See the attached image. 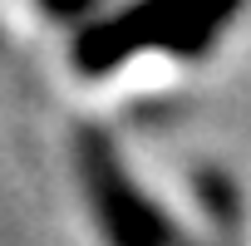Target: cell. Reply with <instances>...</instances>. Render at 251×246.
I'll list each match as a JSON object with an SVG mask.
<instances>
[{
    "label": "cell",
    "mask_w": 251,
    "mask_h": 246,
    "mask_svg": "<svg viewBox=\"0 0 251 246\" xmlns=\"http://www.w3.org/2000/svg\"><path fill=\"white\" fill-rule=\"evenodd\" d=\"M236 5L241 0H133L118 15L84 30L74 45V59L84 74H103L148 49L192 54L236 15Z\"/></svg>",
    "instance_id": "cell-1"
},
{
    "label": "cell",
    "mask_w": 251,
    "mask_h": 246,
    "mask_svg": "<svg viewBox=\"0 0 251 246\" xmlns=\"http://www.w3.org/2000/svg\"><path fill=\"white\" fill-rule=\"evenodd\" d=\"M84 182H89L108 246H177L168 212L143 197V187L123 172V163L113 158L103 138H84Z\"/></svg>",
    "instance_id": "cell-2"
},
{
    "label": "cell",
    "mask_w": 251,
    "mask_h": 246,
    "mask_svg": "<svg viewBox=\"0 0 251 246\" xmlns=\"http://www.w3.org/2000/svg\"><path fill=\"white\" fill-rule=\"evenodd\" d=\"M197 182H202V202L212 207V217H217L222 226H236V197H231V187H226L222 177H212V172H202Z\"/></svg>",
    "instance_id": "cell-3"
},
{
    "label": "cell",
    "mask_w": 251,
    "mask_h": 246,
    "mask_svg": "<svg viewBox=\"0 0 251 246\" xmlns=\"http://www.w3.org/2000/svg\"><path fill=\"white\" fill-rule=\"evenodd\" d=\"M94 0H45V10L50 15H79V10H89Z\"/></svg>",
    "instance_id": "cell-4"
}]
</instances>
